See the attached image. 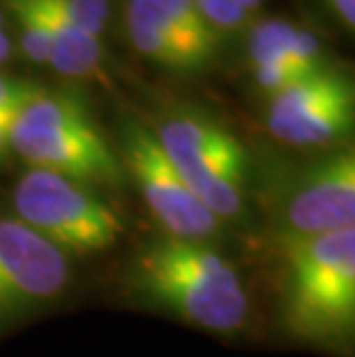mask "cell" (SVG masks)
I'll return each instance as SVG.
<instances>
[{
  "label": "cell",
  "mask_w": 355,
  "mask_h": 357,
  "mask_svg": "<svg viewBox=\"0 0 355 357\" xmlns=\"http://www.w3.org/2000/svg\"><path fill=\"white\" fill-rule=\"evenodd\" d=\"M328 7L335 12V17L342 21V24L353 30L355 26V0H326Z\"/></svg>",
  "instance_id": "cell-17"
},
{
  "label": "cell",
  "mask_w": 355,
  "mask_h": 357,
  "mask_svg": "<svg viewBox=\"0 0 355 357\" xmlns=\"http://www.w3.org/2000/svg\"><path fill=\"white\" fill-rule=\"evenodd\" d=\"M236 3L243 7V10H247L249 14H252L254 10H259V7L263 5V0H236Z\"/></svg>",
  "instance_id": "cell-20"
},
{
  "label": "cell",
  "mask_w": 355,
  "mask_h": 357,
  "mask_svg": "<svg viewBox=\"0 0 355 357\" xmlns=\"http://www.w3.org/2000/svg\"><path fill=\"white\" fill-rule=\"evenodd\" d=\"M47 17L51 33V51L49 65L58 74L72 79H88L100 74L102 67V44L100 37L86 33L67 21L63 14L49 7L44 0H35Z\"/></svg>",
  "instance_id": "cell-12"
},
{
  "label": "cell",
  "mask_w": 355,
  "mask_h": 357,
  "mask_svg": "<svg viewBox=\"0 0 355 357\" xmlns=\"http://www.w3.org/2000/svg\"><path fill=\"white\" fill-rule=\"evenodd\" d=\"M247 51L252 67H284L298 79L328 67L316 35L282 19H268L254 26L249 33Z\"/></svg>",
  "instance_id": "cell-11"
},
{
  "label": "cell",
  "mask_w": 355,
  "mask_h": 357,
  "mask_svg": "<svg viewBox=\"0 0 355 357\" xmlns=\"http://www.w3.org/2000/svg\"><path fill=\"white\" fill-rule=\"evenodd\" d=\"M12 123H14V118H0V164H3L7 155L12 153V146H10Z\"/></svg>",
  "instance_id": "cell-18"
},
{
  "label": "cell",
  "mask_w": 355,
  "mask_h": 357,
  "mask_svg": "<svg viewBox=\"0 0 355 357\" xmlns=\"http://www.w3.org/2000/svg\"><path fill=\"white\" fill-rule=\"evenodd\" d=\"M282 240L314 238L355 224V155L339 150L305 166L277 203Z\"/></svg>",
  "instance_id": "cell-8"
},
{
  "label": "cell",
  "mask_w": 355,
  "mask_h": 357,
  "mask_svg": "<svg viewBox=\"0 0 355 357\" xmlns=\"http://www.w3.org/2000/svg\"><path fill=\"white\" fill-rule=\"evenodd\" d=\"M0 28H3V14H0Z\"/></svg>",
  "instance_id": "cell-21"
},
{
  "label": "cell",
  "mask_w": 355,
  "mask_h": 357,
  "mask_svg": "<svg viewBox=\"0 0 355 357\" xmlns=\"http://www.w3.org/2000/svg\"><path fill=\"white\" fill-rule=\"evenodd\" d=\"M130 284L150 305L210 332L243 328L249 298L231 261L206 242L162 235L134 258Z\"/></svg>",
  "instance_id": "cell-1"
},
{
  "label": "cell",
  "mask_w": 355,
  "mask_h": 357,
  "mask_svg": "<svg viewBox=\"0 0 355 357\" xmlns=\"http://www.w3.org/2000/svg\"><path fill=\"white\" fill-rule=\"evenodd\" d=\"M355 123V88L337 67H323L268 97L266 127L277 141L296 148L344 143Z\"/></svg>",
  "instance_id": "cell-6"
},
{
  "label": "cell",
  "mask_w": 355,
  "mask_h": 357,
  "mask_svg": "<svg viewBox=\"0 0 355 357\" xmlns=\"http://www.w3.org/2000/svg\"><path fill=\"white\" fill-rule=\"evenodd\" d=\"M40 86L26 79L0 74V118H17V113L40 93Z\"/></svg>",
  "instance_id": "cell-16"
},
{
  "label": "cell",
  "mask_w": 355,
  "mask_h": 357,
  "mask_svg": "<svg viewBox=\"0 0 355 357\" xmlns=\"http://www.w3.org/2000/svg\"><path fill=\"white\" fill-rule=\"evenodd\" d=\"M54 7L67 21L86 30V33L100 37L109 19V0H44Z\"/></svg>",
  "instance_id": "cell-14"
},
{
  "label": "cell",
  "mask_w": 355,
  "mask_h": 357,
  "mask_svg": "<svg viewBox=\"0 0 355 357\" xmlns=\"http://www.w3.org/2000/svg\"><path fill=\"white\" fill-rule=\"evenodd\" d=\"M10 53H12V42H10V37H7L5 30L0 28V65L10 58Z\"/></svg>",
  "instance_id": "cell-19"
},
{
  "label": "cell",
  "mask_w": 355,
  "mask_h": 357,
  "mask_svg": "<svg viewBox=\"0 0 355 357\" xmlns=\"http://www.w3.org/2000/svg\"><path fill=\"white\" fill-rule=\"evenodd\" d=\"M284 242V323L305 341H344L355 325V226Z\"/></svg>",
  "instance_id": "cell-2"
},
{
  "label": "cell",
  "mask_w": 355,
  "mask_h": 357,
  "mask_svg": "<svg viewBox=\"0 0 355 357\" xmlns=\"http://www.w3.org/2000/svg\"><path fill=\"white\" fill-rule=\"evenodd\" d=\"M130 40L141 56L171 72H201L219 51V33L192 0H130Z\"/></svg>",
  "instance_id": "cell-10"
},
{
  "label": "cell",
  "mask_w": 355,
  "mask_h": 357,
  "mask_svg": "<svg viewBox=\"0 0 355 357\" xmlns=\"http://www.w3.org/2000/svg\"><path fill=\"white\" fill-rule=\"evenodd\" d=\"M10 146L30 169L54 171L88 187L123 180L120 159L86 102L70 90L42 88L14 118Z\"/></svg>",
  "instance_id": "cell-3"
},
{
  "label": "cell",
  "mask_w": 355,
  "mask_h": 357,
  "mask_svg": "<svg viewBox=\"0 0 355 357\" xmlns=\"http://www.w3.org/2000/svg\"><path fill=\"white\" fill-rule=\"evenodd\" d=\"M125 166L164 235L206 242L219 233L222 222L190 192L150 129L141 125L127 129Z\"/></svg>",
  "instance_id": "cell-9"
},
{
  "label": "cell",
  "mask_w": 355,
  "mask_h": 357,
  "mask_svg": "<svg viewBox=\"0 0 355 357\" xmlns=\"http://www.w3.org/2000/svg\"><path fill=\"white\" fill-rule=\"evenodd\" d=\"M14 215L65 256L100 254L125 231L111 205L83 182L54 171L28 169L12 192Z\"/></svg>",
  "instance_id": "cell-5"
},
{
  "label": "cell",
  "mask_w": 355,
  "mask_h": 357,
  "mask_svg": "<svg viewBox=\"0 0 355 357\" xmlns=\"http://www.w3.org/2000/svg\"><path fill=\"white\" fill-rule=\"evenodd\" d=\"M70 277V256L17 217H0V328L49 307Z\"/></svg>",
  "instance_id": "cell-7"
},
{
  "label": "cell",
  "mask_w": 355,
  "mask_h": 357,
  "mask_svg": "<svg viewBox=\"0 0 355 357\" xmlns=\"http://www.w3.org/2000/svg\"><path fill=\"white\" fill-rule=\"evenodd\" d=\"M21 30V51L33 65H49L51 33L44 12L35 0H5Z\"/></svg>",
  "instance_id": "cell-13"
},
{
  "label": "cell",
  "mask_w": 355,
  "mask_h": 357,
  "mask_svg": "<svg viewBox=\"0 0 355 357\" xmlns=\"http://www.w3.org/2000/svg\"><path fill=\"white\" fill-rule=\"evenodd\" d=\"M192 3L217 33H233L245 28L249 21V12L236 0H192Z\"/></svg>",
  "instance_id": "cell-15"
},
{
  "label": "cell",
  "mask_w": 355,
  "mask_h": 357,
  "mask_svg": "<svg viewBox=\"0 0 355 357\" xmlns=\"http://www.w3.org/2000/svg\"><path fill=\"white\" fill-rule=\"evenodd\" d=\"M155 139L190 192L219 222L243 212L247 153L231 129L201 111L180 109L160 125Z\"/></svg>",
  "instance_id": "cell-4"
}]
</instances>
